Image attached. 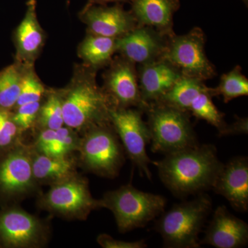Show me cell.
Instances as JSON below:
<instances>
[{"instance_id": "cell-16", "label": "cell", "mask_w": 248, "mask_h": 248, "mask_svg": "<svg viewBox=\"0 0 248 248\" xmlns=\"http://www.w3.org/2000/svg\"><path fill=\"white\" fill-rule=\"evenodd\" d=\"M248 225L228 211L225 205L217 207L213 218L200 241V246L217 248H240L247 246Z\"/></svg>"}, {"instance_id": "cell-7", "label": "cell", "mask_w": 248, "mask_h": 248, "mask_svg": "<svg viewBox=\"0 0 248 248\" xmlns=\"http://www.w3.org/2000/svg\"><path fill=\"white\" fill-rule=\"evenodd\" d=\"M37 206L68 220L84 221L93 210L99 208V200L93 198L87 178L76 174L50 186L46 193L39 194Z\"/></svg>"}, {"instance_id": "cell-15", "label": "cell", "mask_w": 248, "mask_h": 248, "mask_svg": "<svg viewBox=\"0 0 248 248\" xmlns=\"http://www.w3.org/2000/svg\"><path fill=\"white\" fill-rule=\"evenodd\" d=\"M211 190L224 197L233 209L241 213L248 210V159L236 156L218 173Z\"/></svg>"}, {"instance_id": "cell-22", "label": "cell", "mask_w": 248, "mask_h": 248, "mask_svg": "<svg viewBox=\"0 0 248 248\" xmlns=\"http://www.w3.org/2000/svg\"><path fill=\"white\" fill-rule=\"evenodd\" d=\"M29 66L15 61L0 71V109L14 110Z\"/></svg>"}, {"instance_id": "cell-12", "label": "cell", "mask_w": 248, "mask_h": 248, "mask_svg": "<svg viewBox=\"0 0 248 248\" xmlns=\"http://www.w3.org/2000/svg\"><path fill=\"white\" fill-rule=\"evenodd\" d=\"M103 75V89L112 106L122 108H138L143 111L135 63L124 57L113 58Z\"/></svg>"}, {"instance_id": "cell-1", "label": "cell", "mask_w": 248, "mask_h": 248, "mask_svg": "<svg viewBox=\"0 0 248 248\" xmlns=\"http://www.w3.org/2000/svg\"><path fill=\"white\" fill-rule=\"evenodd\" d=\"M161 182L176 197L199 195L213 187L223 168L216 147L197 145L153 161Z\"/></svg>"}, {"instance_id": "cell-4", "label": "cell", "mask_w": 248, "mask_h": 248, "mask_svg": "<svg viewBox=\"0 0 248 248\" xmlns=\"http://www.w3.org/2000/svg\"><path fill=\"white\" fill-rule=\"evenodd\" d=\"M99 208L110 210L115 216L118 231L128 232L144 228L164 212V196L138 190L132 184L106 192L99 200Z\"/></svg>"}, {"instance_id": "cell-26", "label": "cell", "mask_w": 248, "mask_h": 248, "mask_svg": "<svg viewBox=\"0 0 248 248\" xmlns=\"http://www.w3.org/2000/svg\"><path fill=\"white\" fill-rule=\"evenodd\" d=\"M212 98L213 97L209 92V87H207L192 101L189 113L192 114L196 118L205 121L215 127L219 135L226 128L227 124L225 121L224 114L217 108Z\"/></svg>"}, {"instance_id": "cell-5", "label": "cell", "mask_w": 248, "mask_h": 248, "mask_svg": "<svg viewBox=\"0 0 248 248\" xmlns=\"http://www.w3.org/2000/svg\"><path fill=\"white\" fill-rule=\"evenodd\" d=\"M143 112L148 117L153 153L166 155L199 144L188 112L152 102L147 104Z\"/></svg>"}, {"instance_id": "cell-32", "label": "cell", "mask_w": 248, "mask_h": 248, "mask_svg": "<svg viewBox=\"0 0 248 248\" xmlns=\"http://www.w3.org/2000/svg\"><path fill=\"white\" fill-rule=\"evenodd\" d=\"M248 120L247 117H236V121L228 125L220 134V137L231 136V135H248Z\"/></svg>"}, {"instance_id": "cell-19", "label": "cell", "mask_w": 248, "mask_h": 248, "mask_svg": "<svg viewBox=\"0 0 248 248\" xmlns=\"http://www.w3.org/2000/svg\"><path fill=\"white\" fill-rule=\"evenodd\" d=\"M131 13L138 25L153 28L167 37L174 35L173 17L179 0H130Z\"/></svg>"}, {"instance_id": "cell-20", "label": "cell", "mask_w": 248, "mask_h": 248, "mask_svg": "<svg viewBox=\"0 0 248 248\" xmlns=\"http://www.w3.org/2000/svg\"><path fill=\"white\" fill-rule=\"evenodd\" d=\"M77 161L72 155L52 156L38 153L32 146V167L39 186H51L78 174Z\"/></svg>"}, {"instance_id": "cell-13", "label": "cell", "mask_w": 248, "mask_h": 248, "mask_svg": "<svg viewBox=\"0 0 248 248\" xmlns=\"http://www.w3.org/2000/svg\"><path fill=\"white\" fill-rule=\"evenodd\" d=\"M79 18L87 27V33L112 38H120L138 25L131 11H125L120 3L85 6Z\"/></svg>"}, {"instance_id": "cell-34", "label": "cell", "mask_w": 248, "mask_h": 248, "mask_svg": "<svg viewBox=\"0 0 248 248\" xmlns=\"http://www.w3.org/2000/svg\"><path fill=\"white\" fill-rule=\"evenodd\" d=\"M243 1H244V4L246 5V6H248V0H242Z\"/></svg>"}, {"instance_id": "cell-8", "label": "cell", "mask_w": 248, "mask_h": 248, "mask_svg": "<svg viewBox=\"0 0 248 248\" xmlns=\"http://www.w3.org/2000/svg\"><path fill=\"white\" fill-rule=\"evenodd\" d=\"M40 186L32 172V146L21 143L0 155V204H16L36 193Z\"/></svg>"}, {"instance_id": "cell-18", "label": "cell", "mask_w": 248, "mask_h": 248, "mask_svg": "<svg viewBox=\"0 0 248 248\" xmlns=\"http://www.w3.org/2000/svg\"><path fill=\"white\" fill-rule=\"evenodd\" d=\"M138 76L145 108L150 103L157 102L182 78V74L170 62L161 58L139 65Z\"/></svg>"}, {"instance_id": "cell-30", "label": "cell", "mask_w": 248, "mask_h": 248, "mask_svg": "<svg viewBox=\"0 0 248 248\" xmlns=\"http://www.w3.org/2000/svg\"><path fill=\"white\" fill-rule=\"evenodd\" d=\"M42 101L27 103L13 110V120L22 133L35 128Z\"/></svg>"}, {"instance_id": "cell-29", "label": "cell", "mask_w": 248, "mask_h": 248, "mask_svg": "<svg viewBox=\"0 0 248 248\" xmlns=\"http://www.w3.org/2000/svg\"><path fill=\"white\" fill-rule=\"evenodd\" d=\"M55 141L49 150L48 156H65L78 152L80 141V135L70 127L63 125L56 130Z\"/></svg>"}, {"instance_id": "cell-31", "label": "cell", "mask_w": 248, "mask_h": 248, "mask_svg": "<svg viewBox=\"0 0 248 248\" xmlns=\"http://www.w3.org/2000/svg\"><path fill=\"white\" fill-rule=\"evenodd\" d=\"M97 241L104 248H146L148 247L144 239L136 241H125L114 239L110 235L101 234L97 236Z\"/></svg>"}, {"instance_id": "cell-27", "label": "cell", "mask_w": 248, "mask_h": 248, "mask_svg": "<svg viewBox=\"0 0 248 248\" xmlns=\"http://www.w3.org/2000/svg\"><path fill=\"white\" fill-rule=\"evenodd\" d=\"M47 91L48 89L36 74L34 66H29L23 79L20 93L16 107L27 103L43 100Z\"/></svg>"}, {"instance_id": "cell-23", "label": "cell", "mask_w": 248, "mask_h": 248, "mask_svg": "<svg viewBox=\"0 0 248 248\" xmlns=\"http://www.w3.org/2000/svg\"><path fill=\"white\" fill-rule=\"evenodd\" d=\"M207 87L202 80L182 76L162 97L155 102L189 112L192 101Z\"/></svg>"}, {"instance_id": "cell-21", "label": "cell", "mask_w": 248, "mask_h": 248, "mask_svg": "<svg viewBox=\"0 0 248 248\" xmlns=\"http://www.w3.org/2000/svg\"><path fill=\"white\" fill-rule=\"evenodd\" d=\"M117 53V39L87 33L78 46V56L86 66L99 71L110 64Z\"/></svg>"}, {"instance_id": "cell-11", "label": "cell", "mask_w": 248, "mask_h": 248, "mask_svg": "<svg viewBox=\"0 0 248 248\" xmlns=\"http://www.w3.org/2000/svg\"><path fill=\"white\" fill-rule=\"evenodd\" d=\"M205 34L195 27L186 35L169 37L162 58L176 67L182 76L205 81L216 76L215 66L205 52Z\"/></svg>"}, {"instance_id": "cell-14", "label": "cell", "mask_w": 248, "mask_h": 248, "mask_svg": "<svg viewBox=\"0 0 248 248\" xmlns=\"http://www.w3.org/2000/svg\"><path fill=\"white\" fill-rule=\"evenodd\" d=\"M169 38L153 28L138 24L117 39V53L135 64H146L162 58Z\"/></svg>"}, {"instance_id": "cell-25", "label": "cell", "mask_w": 248, "mask_h": 248, "mask_svg": "<svg viewBox=\"0 0 248 248\" xmlns=\"http://www.w3.org/2000/svg\"><path fill=\"white\" fill-rule=\"evenodd\" d=\"M212 97L222 96L225 103L236 98L248 96V79L242 73V68L236 66L232 71L222 75L216 88H209Z\"/></svg>"}, {"instance_id": "cell-33", "label": "cell", "mask_w": 248, "mask_h": 248, "mask_svg": "<svg viewBox=\"0 0 248 248\" xmlns=\"http://www.w3.org/2000/svg\"><path fill=\"white\" fill-rule=\"evenodd\" d=\"M129 1V0H89L86 6H90L93 4L99 5H107L108 3L115 2L117 3L125 2V1Z\"/></svg>"}, {"instance_id": "cell-17", "label": "cell", "mask_w": 248, "mask_h": 248, "mask_svg": "<svg viewBox=\"0 0 248 248\" xmlns=\"http://www.w3.org/2000/svg\"><path fill=\"white\" fill-rule=\"evenodd\" d=\"M22 22L14 32L16 61L34 66L46 42V33L37 19L36 0H29Z\"/></svg>"}, {"instance_id": "cell-24", "label": "cell", "mask_w": 248, "mask_h": 248, "mask_svg": "<svg viewBox=\"0 0 248 248\" xmlns=\"http://www.w3.org/2000/svg\"><path fill=\"white\" fill-rule=\"evenodd\" d=\"M64 125L61 98L58 89H48L41 104L35 128L57 130Z\"/></svg>"}, {"instance_id": "cell-3", "label": "cell", "mask_w": 248, "mask_h": 248, "mask_svg": "<svg viewBox=\"0 0 248 248\" xmlns=\"http://www.w3.org/2000/svg\"><path fill=\"white\" fill-rule=\"evenodd\" d=\"M197 195L194 200L175 204L169 211L163 212L155 223L164 247L201 248L199 236L211 213L213 203L205 192Z\"/></svg>"}, {"instance_id": "cell-6", "label": "cell", "mask_w": 248, "mask_h": 248, "mask_svg": "<svg viewBox=\"0 0 248 248\" xmlns=\"http://www.w3.org/2000/svg\"><path fill=\"white\" fill-rule=\"evenodd\" d=\"M78 162L100 177L114 179L125 162L124 150L112 124L97 125L80 135Z\"/></svg>"}, {"instance_id": "cell-2", "label": "cell", "mask_w": 248, "mask_h": 248, "mask_svg": "<svg viewBox=\"0 0 248 248\" xmlns=\"http://www.w3.org/2000/svg\"><path fill=\"white\" fill-rule=\"evenodd\" d=\"M97 72L84 63L77 65L70 82L58 89L65 125L80 135L93 127L111 123L110 109L113 106L97 84Z\"/></svg>"}, {"instance_id": "cell-10", "label": "cell", "mask_w": 248, "mask_h": 248, "mask_svg": "<svg viewBox=\"0 0 248 248\" xmlns=\"http://www.w3.org/2000/svg\"><path fill=\"white\" fill-rule=\"evenodd\" d=\"M141 109L138 108H122L112 107L110 120L118 135L124 151L141 176L152 180L150 164H153L147 154L146 147L151 143V134L147 123L143 120Z\"/></svg>"}, {"instance_id": "cell-28", "label": "cell", "mask_w": 248, "mask_h": 248, "mask_svg": "<svg viewBox=\"0 0 248 248\" xmlns=\"http://www.w3.org/2000/svg\"><path fill=\"white\" fill-rule=\"evenodd\" d=\"M22 134L13 120L12 111L0 109V155L22 143Z\"/></svg>"}, {"instance_id": "cell-9", "label": "cell", "mask_w": 248, "mask_h": 248, "mask_svg": "<svg viewBox=\"0 0 248 248\" xmlns=\"http://www.w3.org/2000/svg\"><path fill=\"white\" fill-rule=\"evenodd\" d=\"M50 223L16 204L5 205L0 210V248L43 247L51 233Z\"/></svg>"}]
</instances>
